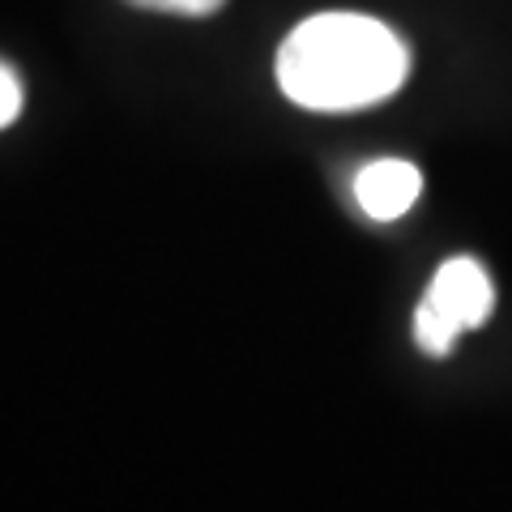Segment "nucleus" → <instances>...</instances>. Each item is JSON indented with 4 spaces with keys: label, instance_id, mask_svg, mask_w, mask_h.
Listing matches in <instances>:
<instances>
[{
    "label": "nucleus",
    "instance_id": "f03ea898",
    "mask_svg": "<svg viewBox=\"0 0 512 512\" xmlns=\"http://www.w3.org/2000/svg\"><path fill=\"white\" fill-rule=\"evenodd\" d=\"M495 308V291L487 269L474 261V256H453L436 269L427 295L414 312V342H419L427 355H448L453 342L466 329H478Z\"/></svg>",
    "mask_w": 512,
    "mask_h": 512
},
{
    "label": "nucleus",
    "instance_id": "f257e3e1",
    "mask_svg": "<svg viewBox=\"0 0 512 512\" xmlns=\"http://www.w3.org/2000/svg\"><path fill=\"white\" fill-rule=\"evenodd\" d=\"M410 52L363 13H316L278 47V86L308 111H359L406 86Z\"/></svg>",
    "mask_w": 512,
    "mask_h": 512
},
{
    "label": "nucleus",
    "instance_id": "20e7f679",
    "mask_svg": "<svg viewBox=\"0 0 512 512\" xmlns=\"http://www.w3.org/2000/svg\"><path fill=\"white\" fill-rule=\"evenodd\" d=\"M137 9H154V13H175V18H210L227 0H128Z\"/></svg>",
    "mask_w": 512,
    "mask_h": 512
},
{
    "label": "nucleus",
    "instance_id": "7ed1b4c3",
    "mask_svg": "<svg viewBox=\"0 0 512 512\" xmlns=\"http://www.w3.org/2000/svg\"><path fill=\"white\" fill-rule=\"evenodd\" d=\"M423 192V175L406 158H376L355 175V201L367 218L393 222L402 218Z\"/></svg>",
    "mask_w": 512,
    "mask_h": 512
},
{
    "label": "nucleus",
    "instance_id": "39448f33",
    "mask_svg": "<svg viewBox=\"0 0 512 512\" xmlns=\"http://www.w3.org/2000/svg\"><path fill=\"white\" fill-rule=\"evenodd\" d=\"M22 116V82L9 64H0V128H9Z\"/></svg>",
    "mask_w": 512,
    "mask_h": 512
}]
</instances>
